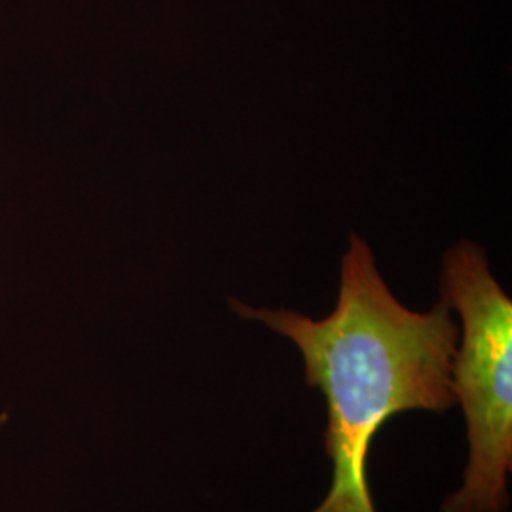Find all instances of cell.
<instances>
[{
    "instance_id": "7a4b0ae2",
    "label": "cell",
    "mask_w": 512,
    "mask_h": 512,
    "mask_svg": "<svg viewBox=\"0 0 512 512\" xmlns=\"http://www.w3.org/2000/svg\"><path fill=\"white\" fill-rule=\"evenodd\" d=\"M440 300L461 317L452 389L469 437L463 486L442 512H507L512 471V302L473 241L446 251Z\"/></svg>"
},
{
    "instance_id": "6da1fadb",
    "label": "cell",
    "mask_w": 512,
    "mask_h": 512,
    "mask_svg": "<svg viewBox=\"0 0 512 512\" xmlns=\"http://www.w3.org/2000/svg\"><path fill=\"white\" fill-rule=\"evenodd\" d=\"M230 308L289 338L302 353L306 384L327 401L325 450L334 471L329 494L313 512H376L368 482L376 433L395 414L446 412L456 403L452 310L442 300L429 311L408 310L359 234L349 236L338 302L325 319L253 308L236 298Z\"/></svg>"
}]
</instances>
